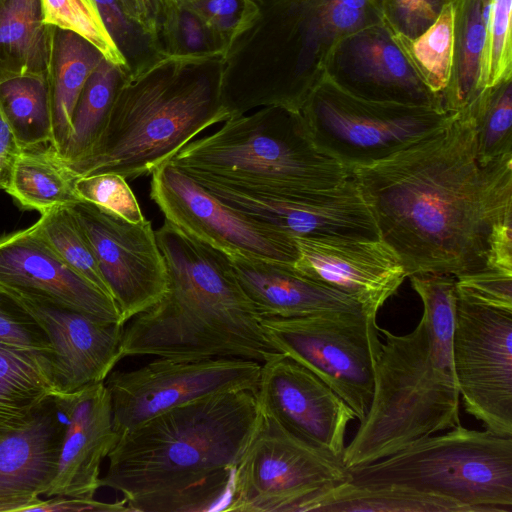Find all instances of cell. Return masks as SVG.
<instances>
[{
    "instance_id": "cell-3",
    "label": "cell",
    "mask_w": 512,
    "mask_h": 512,
    "mask_svg": "<svg viewBox=\"0 0 512 512\" xmlns=\"http://www.w3.org/2000/svg\"><path fill=\"white\" fill-rule=\"evenodd\" d=\"M155 234L167 267L168 288L157 303L124 326L120 360L155 356L262 363L277 353L225 253L167 219Z\"/></svg>"
},
{
    "instance_id": "cell-52",
    "label": "cell",
    "mask_w": 512,
    "mask_h": 512,
    "mask_svg": "<svg viewBox=\"0 0 512 512\" xmlns=\"http://www.w3.org/2000/svg\"><path fill=\"white\" fill-rule=\"evenodd\" d=\"M254 1H256L258 4H259V2H260V0H254Z\"/></svg>"
},
{
    "instance_id": "cell-11",
    "label": "cell",
    "mask_w": 512,
    "mask_h": 512,
    "mask_svg": "<svg viewBox=\"0 0 512 512\" xmlns=\"http://www.w3.org/2000/svg\"><path fill=\"white\" fill-rule=\"evenodd\" d=\"M348 480L343 460L300 441L263 413L233 473L225 511L304 512L312 499Z\"/></svg>"
},
{
    "instance_id": "cell-24",
    "label": "cell",
    "mask_w": 512,
    "mask_h": 512,
    "mask_svg": "<svg viewBox=\"0 0 512 512\" xmlns=\"http://www.w3.org/2000/svg\"><path fill=\"white\" fill-rule=\"evenodd\" d=\"M228 258L261 317L366 311L356 299L303 276L293 266L240 255Z\"/></svg>"
},
{
    "instance_id": "cell-28",
    "label": "cell",
    "mask_w": 512,
    "mask_h": 512,
    "mask_svg": "<svg viewBox=\"0 0 512 512\" xmlns=\"http://www.w3.org/2000/svg\"><path fill=\"white\" fill-rule=\"evenodd\" d=\"M469 512L453 501L434 494L395 486L358 485L345 481L312 499L304 512Z\"/></svg>"
},
{
    "instance_id": "cell-7",
    "label": "cell",
    "mask_w": 512,
    "mask_h": 512,
    "mask_svg": "<svg viewBox=\"0 0 512 512\" xmlns=\"http://www.w3.org/2000/svg\"><path fill=\"white\" fill-rule=\"evenodd\" d=\"M449 430L349 468L350 481L434 494L469 512H512V437L461 425Z\"/></svg>"
},
{
    "instance_id": "cell-44",
    "label": "cell",
    "mask_w": 512,
    "mask_h": 512,
    "mask_svg": "<svg viewBox=\"0 0 512 512\" xmlns=\"http://www.w3.org/2000/svg\"><path fill=\"white\" fill-rule=\"evenodd\" d=\"M49 400L27 395L0 381V440L26 426Z\"/></svg>"
},
{
    "instance_id": "cell-45",
    "label": "cell",
    "mask_w": 512,
    "mask_h": 512,
    "mask_svg": "<svg viewBox=\"0 0 512 512\" xmlns=\"http://www.w3.org/2000/svg\"><path fill=\"white\" fill-rule=\"evenodd\" d=\"M94 2L107 30L126 58V53H131V45L134 44L132 32L135 28H141L126 15L119 0H94Z\"/></svg>"
},
{
    "instance_id": "cell-38",
    "label": "cell",
    "mask_w": 512,
    "mask_h": 512,
    "mask_svg": "<svg viewBox=\"0 0 512 512\" xmlns=\"http://www.w3.org/2000/svg\"><path fill=\"white\" fill-rule=\"evenodd\" d=\"M189 4L204 19L227 57L261 15L254 0H200Z\"/></svg>"
},
{
    "instance_id": "cell-10",
    "label": "cell",
    "mask_w": 512,
    "mask_h": 512,
    "mask_svg": "<svg viewBox=\"0 0 512 512\" xmlns=\"http://www.w3.org/2000/svg\"><path fill=\"white\" fill-rule=\"evenodd\" d=\"M377 314L332 312L262 317L274 349L299 362L338 394L361 422L371 403L382 342Z\"/></svg>"
},
{
    "instance_id": "cell-25",
    "label": "cell",
    "mask_w": 512,
    "mask_h": 512,
    "mask_svg": "<svg viewBox=\"0 0 512 512\" xmlns=\"http://www.w3.org/2000/svg\"><path fill=\"white\" fill-rule=\"evenodd\" d=\"M492 0H454L453 56L444 95L447 111L469 106L483 91L482 71Z\"/></svg>"
},
{
    "instance_id": "cell-35",
    "label": "cell",
    "mask_w": 512,
    "mask_h": 512,
    "mask_svg": "<svg viewBox=\"0 0 512 512\" xmlns=\"http://www.w3.org/2000/svg\"><path fill=\"white\" fill-rule=\"evenodd\" d=\"M40 0H5L0 6V46L23 64L40 66L44 58Z\"/></svg>"
},
{
    "instance_id": "cell-1",
    "label": "cell",
    "mask_w": 512,
    "mask_h": 512,
    "mask_svg": "<svg viewBox=\"0 0 512 512\" xmlns=\"http://www.w3.org/2000/svg\"><path fill=\"white\" fill-rule=\"evenodd\" d=\"M350 172L408 277L486 269L493 230L512 214V154L479 162L469 107L446 128Z\"/></svg>"
},
{
    "instance_id": "cell-4",
    "label": "cell",
    "mask_w": 512,
    "mask_h": 512,
    "mask_svg": "<svg viewBox=\"0 0 512 512\" xmlns=\"http://www.w3.org/2000/svg\"><path fill=\"white\" fill-rule=\"evenodd\" d=\"M423 311L408 334L385 336L368 411L345 447L346 468L390 456L436 432L460 424V392L452 359L455 277L409 276Z\"/></svg>"
},
{
    "instance_id": "cell-22",
    "label": "cell",
    "mask_w": 512,
    "mask_h": 512,
    "mask_svg": "<svg viewBox=\"0 0 512 512\" xmlns=\"http://www.w3.org/2000/svg\"><path fill=\"white\" fill-rule=\"evenodd\" d=\"M67 424L57 471L45 496L94 498L100 467L118 435L113 426L110 393L104 381L54 398Z\"/></svg>"
},
{
    "instance_id": "cell-51",
    "label": "cell",
    "mask_w": 512,
    "mask_h": 512,
    "mask_svg": "<svg viewBox=\"0 0 512 512\" xmlns=\"http://www.w3.org/2000/svg\"><path fill=\"white\" fill-rule=\"evenodd\" d=\"M174 1L183 2V3H193V2L200 1V0H174Z\"/></svg>"
},
{
    "instance_id": "cell-39",
    "label": "cell",
    "mask_w": 512,
    "mask_h": 512,
    "mask_svg": "<svg viewBox=\"0 0 512 512\" xmlns=\"http://www.w3.org/2000/svg\"><path fill=\"white\" fill-rule=\"evenodd\" d=\"M75 190L83 202H87L131 223L145 218L140 205L126 179L115 173L81 176Z\"/></svg>"
},
{
    "instance_id": "cell-18",
    "label": "cell",
    "mask_w": 512,
    "mask_h": 512,
    "mask_svg": "<svg viewBox=\"0 0 512 512\" xmlns=\"http://www.w3.org/2000/svg\"><path fill=\"white\" fill-rule=\"evenodd\" d=\"M325 75L365 100L446 110L385 21L341 40L328 60Z\"/></svg>"
},
{
    "instance_id": "cell-8",
    "label": "cell",
    "mask_w": 512,
    "mask_h": 512,
    "mask_svg": "<svg viewBox=\"0 0 512 512\" xmlns=\"http://www.w3.org/2000/svg\"><path fill=\"white\" fill-rule=\"evenodd\" d=\"M383 21V0H270L264 14L270 68L237 98L236 109L300 111L339 42Z\"/></svg>"
},
{
    "instance_id": "cell-17",
    "label": "cell",
    "mask_w": 512,
    "mask_h": 512,
    "mask_svg": "<svg viewBox=\"0 0 512 512\" xmlns=\"http://www.w3.org/2000/svg\"><path fill=\"white\" fill-rule=\"evenodd\" d=\"M256 397L262 412L288 433L343 460L347 426L356 415L308 368L285 354H273L261 363Z\"/></svg>"
},
{
    "instance_id": "cell-42",
    "label": "cell",
    "mask_w": 512,
    "mask_h": 512,
    "mask_svg": "<svg viewBox=\"0 0 512 512\" xmlns=\"http://www.w3.org/2000/svg\"><path fill=\"white\" fill-rule=\"evenodd\" d=\"M454 0H383L384 21L395 34L414 39Z\"/></svg>"
},
{
    "instance_id": "cell-14",
    "label": "cell",
    "mask_w": 512,
    "mask_h": 512,
    "mask_svg": "<svg viewBox=\"0 0 512 512\" xmlns=\"http://www.w3.org/2000/svg\"><path fill=\"white\" fill-rule=\"evenodd\" d=\"M150 198L165 219L227 256L290 266L297 260L294 237L229 207L168 160L151 173Z\"/></svg>"
},
{
    "instance_id": "cell-23",
    "label": "cell",
    "mask_w": 512,
    "mask_h": 512,
    "mask_svg": "<svg viewBox=\"0 0 512 512\" xmlns=\"http://www.w3.org/2000/svg\"><path fill=\"white\" fill-rule=\"evenodd\" d=\"M54 398L0 440V512H31L57 471L65 426Z\"/></svg>"
},
{
    "instance_id": "cell-48",
    "label": "cell",
    "mask_w": 512,
    "mask_h": 512,
    "mask_svg": "<svg viewBox=\"0 0 512 512\" xmlns=\"http://www.w3.org/2000/svg\"><path fill=\"white\" fill-rule=\"evenodd\" d=\"M487 268L512 272V214L499 222L493 230Z\"/></svg>"
},
{
    "instance_id": "cell-36",
    "label": "cell",
    "mask_w": 512,
    "mask_h": 512,
    "mask_svg": "<svg viewBox=\"0 0 512 512\" xmlns=\"http://www.w3.org/2000/svg\"><path fill=\"white\" fill-rule=\"evenodd\" d=\"M0 381L39 399L61 396L52 357L0 344Z\"/></svg>"
},
{
    "instance_id": "cell-30",
    "label": "cell",
    "mask_w": 512,
    "mask_h": 512,
    "mask_svg": "<svg viewBox=\"0 0 512 512\" xmlns=\"http://www.w3.org/2000/svg\"><path fill=\"white\" fill-rule=\"evenodd\" d=\"M0 105L22 148L51 144L49 93L39 78L18 76L0 82Z\"/></svg>"
},
{
    "instance_id": "cell-43",
    "label": "cell",
    "mask_w": 512,
    "mask_h": 512,
    "mask_svg": "<svg viewBox=\"0 0 512 512\" xmlns=\"http://www.w3.org/2000/svg\"><path fill=\"white\" fill-rule=\"evenodd\" d=\"M456 292L479 303L512 310V272L486 268L455 278Z\"/></svg>"
},
{
    "instance_id": "cell-2",
    "label": "cell",
    "mask_w": 512,
    "mask_h": 512,
    "mask_svg": "<svg viewBox=\"0 0 512 512\" xmlns=\"http://www.w3.org/2000/svg\"><path fill=\"white\" fill-rule=\"evenodd\" d=\"M256 394L208 395L118 436L100 486L129 511H225L233 473L262 420Z\"/></svg>"
},
{
    "instance_id": "cell-9",
    "label": "cell",
    "mask_w": 512,
    "mask_h": 512,
    "mask_svg": "<svg viewBox=\"0 0 512 512\" xmlns=\"http://www.w3.org/2000/svg\"><path fill=\"white\" fill-rule=\"evenodd\" d=\"M300 112L316 148L351 171L446 128L458 111L365 100L324 74Z\"/></svg>"
},
{
    "instance_id": "cell-5",
    "label": "cell",
    "mask_w": 512,
    "mask_h": 512,
    "mask_svg": "<svg viewBox=\"0 0 512 512\" xmlns=\"http://www.w3.org/2000/svg\"><path fill=\"white\" fill-rule=\"evenodd\" d=\"M227 66L222 53L156 52L124 74L95 145L68 165L79 177L151 175L198 134L232 118L223 100Z\"/></svg>"
},
{
    "instance_id": "cell-29",
    "label": "cell",
    "mask_w": 512,
    "mask_h": 512,
    "mask_svg": "<svg viewBox=\"0 0 512 512\" xmlns=\"http://www.w3.org/2000/svg\"><path fill=\"white\" fill-rule=\"evenodd\" d=\"M125 72L103 59L88 78L77 101L71 134L59 151L68 164L85 157L98 140Z\"/></svg>"
},
{
    "instance_id": "cell-49",
    "label": "cell",
    "mask_w": 512,
    "mask_h": 512,
    "mask_svg": "<svg viewBox=\"0 0 512 512\" xmlns=\"http://www.w3.org/2000/svg\"><path fill=\"white\" fill-rule=\"evenodd\" d=\"M22 147L0 105V191L6 189Z\"/></svg>"
},
{
    "instance_id": "cell-33",
    "label": "cell",
    "mask_w": 512,
    "mask_h": 512,
    "mask_svg": "<svg viewBox=\"0 0 512 512\" xmlns=\"http://www.w3.org/2000/svg\"><path fill=\"white\" fill-rule=\"evenodd\" d=\"M481 164L512 154V77L484 89L469 105Z\"/></svg>"
},
{
    "instance_id": "cell-27",
    "label": "cell",
    "mask_w": 512,
    "mask_h": 512,
    "mask_svg": "<svg viewBox=\"0 0 512 512\" xmlns=\"http://www.w3.org/2000/svg\"><path fill=\"white\" fill-rule=\"evenodd\" d=\"M103 59L101 52L79 35L70 31L60 34L56 75L49 95L51 145L58 153L71 134L73 113L82 89Z\"/></svg>"
},
{
    "instance_id": "cell-34",
    "label": "cell",
    "mask_w": 512,
    "mask_h": 512,
    "mask_svg": "<svg viewBox=\"0 0 512 512\" xmlns=\"http://www.w3.org/2000/svg\"><path fill=\"white\" fill-rule=\"evenodd\" d=\"M43 25L73 32L125 73L130 66L107 30L94 0H40Z\"/></svg>"
},
{
    "instance_id": "cell-6",
    "label": "cell",
    "mask_w": 512,
    "mask_h": 512,
    "mask_svg": "<svg viewBox=\"0 0 512 512\" xmlns=\"http://www.w3.org/2000/svg\"><path fill=\"white\" fill-rule=\"evenodd\" d=\"M223 123L168 161L190 177L273 193L333 188L351 175L316 148L300 111L266 106Z\"/></svg>"
},
{
    "instance_id": "cell-19",
    "label": "cell",
    "mask_w": 512,
    "mask_h": 512,
    "mask_svg": "<svg viewBox=\"0 0 512 512\" xmlns=\"http://www.w3.org/2000/svg\"><path fill=\"white\" fill-rule=\"evenodd\" d=\"M0 288L122 324L115 301L70 268L35 223L0 237Z\"/></svg>"
},
{
    "instance_id": "cell-32",
    "label": "cell",
    "mask_w": 512,
    "mask_h": 512,
    "mask_svg": "<svg viewBox=\"0 0 512 512\" xmlns=\"http://www.w3.org/2000/svg\"><path fill=\"white\" fill-rule=\"evenodd\" d=\"M453 3L446 5L435 22L414 39L396 34L428 88L443 102L453 56ZM445 107V106H444Z\"/></svg>"
},
{
    "instance_id": "cell-13",
    "label": "cell",
    "mask_w": 512,
    "mask_h": 512,
    "mask_svg": "<svg viewBox=\"0 0 512 512\" xmlns=\"http://www.w3.org/2000/svg\"><path fill=\"white\" fill-rule=\"evenodd\" d=\"M260 373V362L242 358L157 357L136 369L111 371L104 383L114 429L119 436L162 412L212 394H256Z\"/></svg>"
},
{
    "instance_id": "cell-40",
    "label": "cell",
    "mask_w": 512,
    "mask_h": 512,
    "mask_svg": "<svg viewBox=\"0 0 512 512\" xmlns=\"http://www.w3.org/2000/svg\"><path fill=\"white\" fill-rule=\"evenodd\" d=\"M511 7L512 0H492L482 71L483 90L512 77Z\"/></svg>"
},
{
    "instance_id": "cell-15",
    "label": "cell",
    "mask_w": 512,
    "mask_h": 512,
    "mask_svg": "<svg viewBox=\"0 0 512 512\" xmlns=\"http://www.w3.org/2000/svg\"><path fill=\"white\" fill-rule=\"evenodd\" d=\"M191 178L229 207L292 237L381 239L372 211L352 175L333 188L295 193L258 191L204 177Z\"/></svg>"
},
{
    "instance_id": "cell-46",
    "label": "cell",
    "mask_w": 512,
    "mask_h": 512,
    "mask_svg": "<svg viewBox=\"0 0 512 512\" xmlns=\"http://www.w3.org/2000/svg\"><path fill=\"white\" fill-rule=\"evenodd\" d=\"M40 512H120L129 511L124 501L117 500L113 503H104L92 499L53 496L48 500H41L32 510Z\"/></svg>"
},
{
    "instance_id": "cell-20",
    "label": "cell",
    "mask_w": 512,
    "mask_h": 512,
    "mask_svg": "<svg viewBox=\"0 0 512 512\" xmlns=\"http://www.w3.org/2000/svg\"><path fill=\"white\" fill-rule=\"evenodd\" d=\"M298 257L293 268L303 276L356 299L378 313L407 272L395 251L380 240L294 237Z\"/></svg>"
},
{
    "instance_id": "cell-12",
    "label": "cell",
    "mask_w": 512,
    "mask_h": 512,
    "mask_svg": "<svg viewBox=\"0 0 512 512\" xmlns=\"http://www.w3.org/2000/svg\"><path fill=\"white\" fill-rule=\"evenodd\" d=\"M452 359L466 412L485 430L512 437V310L455 288Z\"/></svg>"
},
{
    "instance_id": "cell-47",
    "label": "cell",
    "mask_w": 512,
    "mask_h": 512,
    "mask_svg": "<svg viewBox=\"0 0 512 512\" xmlns=\"http://www.w3.org/2000/svg\"><path fill=\"white\" fill-rule=\"evenodd\" d=\"M140 28L150 38L156 52L162 32L174 7V0H137Z\"/></svg>"
},
{
    "instance_id": "cell-26",
    "label": "cell",
    "mask_w": 512,
    "mask_h": 512,
    "mask_svg": "<svg viewBox=\"0 0 512 512\" xmlns=\"http://www.w3.org/2000/svg\"><path fill=\"white\" fill-rule=\"evenodd\" d=\"M79 176L50 144L22 148L5 192L22 210L40 214L83 202L75 190Z\"/></svg>"
},
{
    "instance_id": "cell-21",
    "label": "cell",
    "mask_w": 512,
    "mask_h": 512,
    "mask_svg": "<svg viewBox=\"0 0 512 512\" xmlns=\"http://www.w3.org/2000/svg\"><path fill=\"white\" fill-rule=\"evenodd\" d=\"M4 291L34 318L48 337L54 350V377L62 395L105 381L120 361V344L125 325L102 321L23 294Z\"/></svg>"
},
{
    "instance_id": "cell-50",
    "label": "cell",
    "mask_w": 512,
    "mask_h": 512,
    "mask_svg": "<svg viewBox=\"0 0 512 512\" xmlns=\"http://www.w3.org/2000/svg\"><path fill=\"white\" fill-rule=\"evenodd\" d=\"M126 15L140 27V12L137 0H119Z\"/></svg>"
},
{
    "instance_id": "cell-41",
    "label": "cell",
    "mask_w": 512,
    "mask_h": 512,
    "mask_svg": "<svg viewBox=\"0 0 512 512\" xmlns=\"http://www.w3.org/2000/svg\"><path fill=\"white\" fill-rule=\"evenodd\" d=\"M0 344L46 354L53 359V347L34 318L0 288Z\"/></svg>"
},
{
    "instance_id": "cell-31",
    "label": "cell",
    "mask_w": 512,
    "mask_h": 512,
    "mask_svg": "<svg viewBox=\"0 0 512 512\" xmlns=\"http://www.w3.org/2000/svg\"><path fill=\"white\" fill-rule=\"evenodd\" d=\"M35 224L43 239L70 268L112 298L72 207L52 208L42 213Z\"/></svg>"
},
{
    "instance_id": "cell-16",
    "label": "cell",
    "mask_w": 512,
    "mask_h": 512,
    "mask_svg": "<svg viewBox=\"0 0 512 512\" xmlns=\"http://www.w3.org/2000/svg\"><path fill=\"white\" fill-rule=\"evenodd\" d=\"M72 208L126 325L168 288L167 267L152 223H131L87 202Z\"/></svg>"
},
{
    "instance_id": "cell-37",
    "label": "cell",
    "mask_w": 512,
    "mask_h": 512,
    "mask_svg": "<svg viewBox=\"0 0 512 512\" xmlns=\"http://www.w3.org/2000/svg\"><path fill=\"white\" fill-rule=\"evenodd\" d=\"M158 52L180 56L217 53L226 55L200 14L189 4L178 1H174V7L161 35Z\"/></svg>"
}]
</instances>
